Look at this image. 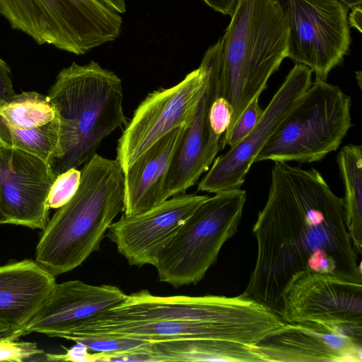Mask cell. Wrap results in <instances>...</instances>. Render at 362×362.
I'll list each match as a JSON object with an SVG mask.
<instances>
[{"mask_svg": "<svg viewBox=\"0 0 362 362\" xmlns=\"http://www.w3.org/2000/svg\"><path fill=\"white\" fill-rule=\"evenodd\" d=\"M110 9L118 13H124L126 12L127 6L125 0H98Z\"/></svg>", "mask_w": 362, "mask_h": 362, "instance_id": "31", "label": "cell"}, {"mask_svg": "<svg viewBox=\"0 0 362 362\" xmlns=\"http://www.w3.org/2000/svg\"><path fill=\"white\" fill-rule=\"evenodd\" d=\"M259 98H254L238 119L230 133L221 139V148L226 146L235 147L255 127L262 116L264 110L259 105Z\"/></svg>", "mask_w": 362, "mask_h": 362, "instance_id": "23", "label": "cell"}, {"mask_svg": "<svg viewBox=\"0 0 362 362\" xmlns=\"http://www.w3.org/2000/svg\"><path fill=\"white\" fill-rule=\"evenodd\" d=\"M81 180V170L70 168L56 177L48 195L49 209H59L66 204L76 192Z\"/></svg>", "mask_w": 362, "mask_h": 362, "instance_id": "24", "label": "cell"}, {"mask_svg": "<svg viewBox=\"0 0 362 362\" xmlns=\"http://www.w3.org/2000/svg\"><path fill=\"white\" fill-rule=\"evenodd\" d=\"M126 296L113 285H91L80 280L56 282L23 329L26 334L62 338L117 306Z\"/></svg>", "mask_w": 362, "mask_h": 362, "instance_id": "17", "label": "cell"}, {"mask_svg": "<svg viewBox=\"0 0 362 362\" xmlns=\"http://www.w3.org/2000/svg\"><path fill=\"white\" fill-rule=\"evenodd\" d=\"M214 11L223 15H230L237 0H203Z\"/></svg>", "mask_w": 362, "mask_h": 362, "instance_id": "28", "label": "cell"}, {"mask_svg": "<svg viewBox=\"0 0 362 362\" xmlns=\"http://www.w3.org/2000/svg\"><path fill=\"white\" fill-rule=\"evenodd\" d=\"M233 110L224 98L218 96L212 103L209 112V122L212 132L221 136L228 129Z\"/></svg>", "mask_w": 362, "mask_h": 362, "instance_id": "26", "label": "cell"}, {"mask_svg": "<svg viewBox=\"0 0 362 362\" xmlns=\"http://www.w3.org/2000/svg\"><path fill=\"white\" fill-rule=\"evenodd\" d=\"M209 71L204 54L199 66L180 82L150 93L139 105L117 142L116 159L124 173L156 142L189 123L206 88Z\"/></svg>", "mask_w": 362, "mask_h": 362, "instance_id": "10", "label": "cell"}, {"mask_svg": "<svg viewBox=\"0 0 362 362\" xmlns=\"http://www.w3.org/2000/svg\"><path fill=\"white\" fill-rule=\"evenodd\" d=\"M55 284V276L35 260L0 266V324L24 327Z\"/></svg>", "mask_w": 362, "mask_h": 362, "instance_id": "20", "label": "cell"}, {"mask_svg": "<svg viewBox=\"0 0 362 362\" xmlns=\"http://www.w3.org/2000/svg\"><path fill=\"white\" fill-rule=\"evenodd\" d=\"M57 175L50 163L30 153L0 146V199L8 223L44 229L48 195Z\"/></svg>", "mask_w": 362, "mask_h": 362, "instance_id": "14", "label": "cell"}, {"mask_svg": "<svg viewBox=\"0 0 362 362\" xmlns=\"http://www.w3.org/2000/svg\"><path fill=\"white\" fill-rule=\"evenodd\" d=\"M284 324L245 293L160 296L141 290L127 294L122 303L62 338L116 337L148 342L218 339L252 345Z\"/></svg>", "mask_w": 362, "mask_h": 362, "instance_id": "2", "label": "cell"}, {"mask_svg": "<svg viewBox=\"0 0 362 362\" xmlns=\"http://www.w3.org/2000/svg\"><path fill=\"white\" fill-rule=\"evenodd\" d=\"M281 318L362 333V284L310 272L298 274L283 292Z\"/></svg>", "mask_w": 362, "mask_h": 362, "instance_id": "12", "label": "cell"}, {"mask_svg": "<svg viewBox=\"0 0 362 362\" xmlns=\"http://www.w3.org/2000/svg\"><path fill=\"white\" fill-rule=\"evenodd\" d=\"M187 124L175 128L156 142L124 173V214L146 211L168 199V174Z\"/></svg>", "mask_w": 362, "mask_h": 362, "instance_id": "19", "label": "cell"}, {"mask_svg": "<svg viewBox=\"0 0 362 362\" xmlns=\"http://www.w3.org/2000/svg\"><path fill=\"white\" fill-rule=\"evenodd\" d=\"M47 95L60 119L59 147L50 163L57 175L86 163L105 137L127 124L122 80L95 61L62 69Z\"/></svg>", "mask_w": 362, "mask_h": 362, "instance_id": "5", "label": "cell"}, {"mask_svg": "<svg viewBox=\"0 0 362 362\" xmlns=\"http://www.w3.org/2000/svg\"><path fill=\"white\" fill-rule=\"evenodd\" d=\"M274 163L268 197L252 229L257 259L243 293L281 318L283 292L296 275L310 272L362 284V272L343 199L317 170Z\"/></svg>", "mask_w": 362, "mask_h": 362, "instance_id": "1", "label": "cell"}, {"mask_svg": "<svg viewBox=\"0 0 362 362\" xmlns=\"http://www.w3.org/2000/svg\"><path fill=\"white\" fill-rule=\"evenodd\" d=\"M0 146H1V144H0Z\"/></svg>", "mask_w": 362, "mask_h": 362, "instance_id": "34", "label": "cell"}, {"mask_svg": "<svg viewBox=\"0 0 362 362\" xmlns=\"http://www.w3.org/2000/svg\"><path fill=\"white\" fill-rule=\"evenodd\" d=\"M151 362L226 361L256 362L261 359L249 344L218 339L169 340L149 342L146 347Z\"/></svg>", "mask_w": 362, "mask_h": 362, "instance_id": "21", "label": "cell"}, {"mask_svg": "<svg viewBox=\"0 0 362 362\" xmlns=\"http://www.w3.org/2000/svg\"><path fill=\"white\" fill-rule=\"evenodd\" d=\"M340 327L307 322L286 323L250 345L261 361L361 362L362 341Z\"/></svg>", "mask_w": 362, "mask_h": 362, "instance_id": "16", "label": "cell"}, {"mask_svg": "<svg viewBox=\"0 0 362 362\" xmlns=\"http://www.w3.org/2000/svg\"><path fill=\"white\" fill-rule=\"evenodd\" d=\"M349 8H353L358 6H361L362 0H338Z\"/></svg>", "mask_w": 362, "mask_h": 362, "instance_id": "32", "label": "cell"}, {"mask_svg": "<svg viewBox=\"0 0 362 362\" xmlns=\"http://www.w3.org/2000/svg\"><path fill=\"white\" fill-rule=\"evenodd\" d=\"M42 353L35 343L18 339L0 341V361L21 362Z\"/></svg>", "mask_w": 362, "mask_h": 362, "instance_id": "25", "label": "cell"}, {"mask_svg": "<svg viewBox=\"0 0 362 362\" xmlns=\"http://www.w3.org/2000/svg\"><path fill=\"white\" fill-rule=\"evenodd\" d=\"M209 196L182 193L146 211L123 214L106 236L130 266H154L165 246Z\"/></svg>", "mask_w": 362, "mask_h": 362, "instance_id": "13", "label": "cell"}, {"mask_svg": "<svg viewBox=\"0 0 362 362\" xmlns=\"http://www.w3.org/2000/svg\"><path fill=\"white\" fill-rule=\"evenodd\" d=\"M221 43L218 96L230 103L231 131L288 57L289 29L277 0H237ZM221 138V139H222Z\"/></svg>", "mask_w": 362, "mask_h": 362, "instance_id": "4", "label": "cell"}, {"mask_svg": "<svg viewBox=\"0 0 362 362\" xmlns=\"http://www.w3.org/2000/svg\"><path fill=\"white\" fill-rule=\"evenodd\" d=\"M245 202L240 188L204 200L159 254L154 264L158 280L175 288L202 280L223 244L237 233Z\"/></svg>", "mask_w": 362, "mask_h": 362, "instance_id": "8", "label": "cell"}, {"mask_svg": "<svg viewBox=\"0 0 362 362\" xmlns=\"http://www.w3.org/2000/svg\"><path fill=\"white\" fill-rule=\"evenodd\" d=\"M351 98L315 78L257 153L255 162H317L339 147L352 127Z\"/></svg>", "mask_w": 362, "mask_h": 362, "instance_id": "6", "label": "cell"}, {"mask_svg": "<svg viewBox=\"0 0 362 362\" xmlns=\"http://www.w3.org/2000/svg\"><path fill=\"white\" fill-rule=\"evenodd\" d=\"M312 74L308 66L296 64L255 127L238 145L215 158L198 191L217 194L241 187L257 153L310 86Z\"/></svg>", "mask_w": 362, "mask_h": 362, "instance_id": "11", "label": "cell"}, {"mask_svg": "<svg viewBox=\"0 0 362 362\" xmlns=\"http://www.w3.org/2000/svg\"><path fill=\"white\" fill-rule=\"evenodd\" d=\"M344 187V211L348 233L357 255L362 252V146L348 144L337 156Z\"/></svg>", "mask_w": 362, "mask_h": 362, "instance_id": "22", "label": "cell"}, {"mask_svg": "<svg viewBox=\"0 0 362 362\" xmlns=\"http://www.w3.org/2000/svg\"><path fill=\"white\" fill-rule=\"evenodd\" d=\"M221 49L218 39L204 53L209 64L207 83L173 157L166 181L168 199L195 185L222 149L221 136L212 132L209 122L210 107L218 96Z\"/></svg>", "mask_w": 362, "mask_h": 362, "instance_id": "15", "label": "cell"}, {"mask_svg": "<svg viewBox=\"0 0 362 362\" xmlns=\"http://www.w3.org/2000/svg\"><path fill=\"white\" fill-rule=\"evenodd\" d=\"M26 334L23 327L12 328L0 324V341L6 340H16Z\"/></svg>", "mask_w": 362, "mask_h": 362, "instance_id": "29", "label": "cell"}, {"mask_svg": "<svg viewBox=\"0 0 362 362\" xmlns=\"http://www.w3.org/2000/svg\"><path fill=\"white\" fill-rule=\"evenodd\" d=\"M0 14L12 29L77 55L114 41L122 18L98 0H0Z\"/></svg>", "mask_w": 362, "mask_h": 362, "instance_id": "7", "label": "cell"}, {"mask_svg": "<svg viewBox=\"0 0 362 362\" xmlns=\"http://www.w3.org/2000/svg\"><path fill=\"white\" fill-rule=\"evenodd\" d=\"M14 93L11 68L0 57V98L12 95Z\"/></svg>", "mask_w": 362, "mask_h": 362, "instance_id": "27", "label": "cell"}, {"mask_svg": "<svg viewBox=\"0 0 362 362\" xmlns=\"http://www.w3.org/2000/svg\"><path fill=\"white\" fill-rule=\"evenodd\" d=\"M277 1L289 29L288 57L327 81L349 49V8L338 0Z\"/></svg>", "mask_w": 362, "mask_h": 362, "instance_id": "9", "label": "cell"}, {"mask_svg": "<svg viewBox=\"0 0 362 362\" xmlns=\"http://www.w3.org/2000/svg\"><path fill=\"white\" fill-rule=\"evenodd\" d=\"M4 223H8V221L2 212L1 206V199H0V224H4Z\"/></svg>", "mask_w": 362, "mask_h": 362, "instance_id": "33", "label": "cell"}, {"mask_svg": "<svg viewBox=\"0 0 362 362\" xmlns=\"http://www.w3.org/2000/svg\"><path fill=\"white\" fill-rule=\"evenodd\" d=\"M124 173L117 159L96 153L81 170L73 197L48 221L35 250V261L57 276L80 266L124 211Z\"/></svg>", "mask_w": 362, "mask_h": 362, "instance_id": "3", "label": "cell"}, {"mask_svg": "<svg viewBox=\"0 0 362 362\" xmlns=\"http://www.w3.org/2000/svg\"><path fill=\"white\" fill-rule=\"evenodd\" d=\"M60 119L48 95L21 92L0 98V144L49 163L59 143Z\"/></svg>", "mask_w": 362, "mask_h": 362, "instance_id": "18", "label": "cell"}, {"mask_svg": "<svg viewBox=\"0 0 362 362\" xmlns=\"http://www.w3.org/2000/svg\"><path fill=\"white\" fill-rule=\"evenodd\" d=\"M352 11L348 16V21L350 28L357 29L360 33L361 30V21H362V10L361 6H356L351 8Z\"/></svg>", "mask_w": 362, "mask_h": 362, "instance_id": "30", "label": "cell"}]
</instances>
